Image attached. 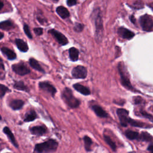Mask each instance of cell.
I'll use <instances>...</instances> for the list:
<instances>
[{"mask_svg": "<svg viewBox=\"0 0 153 153\" xmlns=\"http://www.w3.org/2000/svg\"><path fill=\"white\" fill-rule=\"evenodd\" d=\"M92 14L95 26V39L97 43H100L102 41L104 32L103 20L100 8L94 9Z\"/></svg>", "mask_w": 153, "mask_h": 153, "instance_id": "6da1fadb", "label": "cell"}, {"mask_svg": "<svg viewBox=\"0 0 153 153\" xmlns=\"http://www.w3.org/2000/svg\"><path fill=\"white\" fill-rule=\"evenodd\" d=\"M58 146V143L54 139H49L44 142L36 144L35 152L36 153H49L55 151Z\"/></svg>", "mask_w": 153, "mask_h": 153, "instance_id": "7a4b0ae2", "label": "cell"}, {"mask_svg": "<svg viewBox=\"0 0 153 153\" xmlns=\"http://www.w3.org/2000/svg\"><path fill=\"white\" fill-rule=\"evenodd\" d=\"M118 69L120 75V80L122 85L127 89L131 90L132 91H135L134 88H133L130 82L129 74L127 72V71L123 63L121 62L118 64Z\"/></svg>", "mask_w": 153, "mask_h": 153, "instance_id": "3957f363", "label": "cell"}, {"mask_svg": "<svg viewBox=\"0 0 153 153\" xmlns=\"http://www.w3.org/2000/svg\"><path fill=\"white\" fill-rule=\"evenodd\" d=\"M62 97L66 103L72 108H76L80 105V101L72 94V90L69 88H65L62 92Z\"/></svg>", "mask_w": 153, "mask_h": 153, "instance_id": "277c9868", "label": "cell"}, {"mask_svg": "<svg viewBox=\"0 0 153 153\" xmlns=\"http://www.w3.org/2000/svg\"><path fill=\"white\" fill-rule=\"evenodd\" d=\"M139 23L145 31H151L153 29V18L147 14L140 17Z\"/></svg>", "mask_w": 153, "mask_h": 153, "instance_id": "5b68a950", "label": "cell"}, {"mask_svg": "<svg viewBox=\"0 0 153 153\" xmlns=\"http://www.w3.org/2000/svg\"><path fill=\"white\" fill-rule=\"evenodd\" d=\"M48 33L51 34L53 38L57 41L60 45H65L68 43V39L61 32L56 30L54 29L48 30Z\"/></svg>", "mask_w": 153, "mask_h": 153, "instance_id": "8992f818", "label": "cell"}, {"mask_svg": "<svg viewBox=\"0 0 153 153\" xmlns=\"http://www.w3.org/2000/svg\"><path fill=\"white\" fill-rule=\"evenodd\" d=\"M72 75L75 78L84 79L87 75V69L81 65L76 66L72 71Z\"/></svg>", "mask_w": 153, "mask_h": 153, "instance_id": "52a82bcc", "label": "cell"}, {"mask_svg": "<svg viewBox=\"0 0 153 153\" xmlns=\"http://www.w3.org/2000/svg\"><path fill=\"white\" fill-rule=\"evenodd\" d=\"M13 71L17 74L19 75H25L30 72V69L23 63L20 62L19 63L14 64L11 66Z\"/></svg>", "mask_w": 153, "mask_h": 153, "instance_id": "ba28073f", "label": "cell"}, {"mask_svg": "<svg viewBox=\"0 0 153 153\" xmlns=\"http://www.w3.org/2000/svg\"><path fill=\"white\" fill-rule=\"evenodd\" d=\"M117 114L119 118L120 124L123 127H126L128 125V121L129 119L128 111L125 109L120 108L117 110Z\"/></svg>", "mask_w": 153, "mask_h": 153, "instance_id": "9c48e42d", "label": "cell"}, {"mask_svg": "<svg viewBox=\"0 0 153 153\" xmlns=\"http://www.w3.org/2000/svg\"><path fill=\"white\" fill-rule=\"evenodd\" d=\"M39 87L41 90L50 94L52 96H54L57 91L56 88L52 84L47 81L40 82L39 83Z\"/></svg>", "mask_w": 153, "mask_h": 153, "instance_id": "30bf717a", "label": "cell"}, {"mask_svg": "<svg viewBox=\"0 0 153 153\" xmlns=\"http://www.w3.org/2000/svg\"><path fill=\"white\" fill-rule=\"evenodd\" d=\"M117 32L118 35L124 39H130L134 36V33L124 27L118 28Z\"/></svg>", "mask_w": 153, "mask_h": 153, "instance_id": "8fae6325", "label": "cell"}, {"mask_svg": "<svg viewBox=\"0 0 153 153\" xmlns=\"http://www.w3.org/2000/svg\"><path fill=\"white\" fill-rule=\"evenodd\" d=\"M32 134L36 136H41L47 132V128L43 126H37L32 127L30 128Z\"/></svg>", "mask_w": 153, "mask_h": 153, "instance_id": "7c38bea8", "label": "cell"}, {"mask_svg": "<svg viewBox=\"0 0 153 153\" xmlns=\"http://www.w3.org/2000/svg\"><path fill=\"white\" fill-rule=\"evenodd\" d=\"M91 108L93 111L94 112V113L96 114L97 116L100 117V118H106L108 116V114L107 112L103 109V108L97 105H94L91 106Z\"/></svg>", "mask_w": 153, "mask_h": 153, "instance_id": "4fadbf2b", "label": "cell"}, {"mask_svg": "<svg viewBox=\"0 0 153 153\" xmlns=\"http://www.w3.org/2000/svg\"><path fill=\"white\" fill-rule=\"evenodd\" d=\"M73 87L79 93H80L81 94L84 95V96H88L90 94V89L85 87L84 86L78 83H76L75 84L73 85Z\"/></svg>", "mask_w": 153, "mask_h": 153, "instance_id": "5bb4252c", "label": "cell"}, {"mask_svg": "<svg viewBox=\"0 0 153 153\" xmlns=\"http://www.w3.org/2000/svg\"><path fill=\"white\" fill-rule=\"evenodd\" d=\"M15 43L16 46L17 47L18 49L23 53H26L29 50V47L27 44V43L24 41L23 39H15Z\"/></svg>", "mask_w": 153, "mask_h": 153, "instance_id": "9a60e30c", "label": "cell"}, {"mask_svg": "<svg viewBox=\"0 0 153 153\" xmlns=\"http://www.w3.org/2000/svg\"><path fill=\"white\" fill-rule=\"evenodd\" d=\"M1 51L2 52V53L7 57V58L8 60H14L16 58V53L10 48L3 47L1 48Z\"/></svg>", "mask_w": 153, "mask_h": 153, "instance_id": "2e32d148", "label": "cell"}, {"mask_svg": "<svg viewBox=\"0 0 153 153\" xmlns=\"http://www.w3.org/2000/svg\"><path fill=\"white\" fill-rule=\"evenodd\" d=\"M56 13L62 19H65L69 17L70 13L68 9L63 6H59L56 8Z\"/></svg>", "mask_w": 153, "mask_h": 153, "instance_id": "e0dca14e", "label": "cell"}, {"mask_svg": "<svg viewBox=\"0 0 153 153\" xmlns=\"http://www.w3.org/2000/svg\"><path fill=\"white\" fill-rule=\"evenodd\" d=\"M24 103L25 102L22 100L15 99L11 101L9 105L13 110H19L23 108Z\"/></svg>", "mask_w": 153, "mask_h": 153, "instance_id": "ac0fdd59", "label": "cell"}, {"mask_svg": "<svg viewBox=\"0 0 153 153\" xmlns=\"http://www.w3.org/2000/svg\"><path fill=\"white\" fill-rule=\"evenodd\" d=\"M69 59L72 62H75L78 60L79 57V51L75 47H71L69 50Z\"/></svg>", "mask_w": 153, "mask_h": 153, "instance_id": "d6986e66", "label": "cell"}, {"mask_svg": "<svg viewBox=\"0 0 153 153\" xmlns=\"http://www.w3.org/2000/svg\"><path fill=\"white\" fill-rule=\"evenodd\" d=\"M29 65H30V66L33 68L34 69L39 71V72H43L44 73V70L43 69V68L41 67V66L39 65V63H38V62L35 60V59H33V58H30L29 59Z\"/></svg>", "mask_w": 153, "mask_h": 153, "instance_id": "ffe728a7", "label": "cell"}, {"mask_svg": "<svg viewBox=\"0 0 153 153\" xmlns=\"http://www.w3.org/2000/svg\"><path fill=\"white\" fill-rule=\"evenodd\" d=\"M3 131L4 133L7 136V137H8V139L10 140V141L11 142V143L16 147L18 146V145L16 141L15 137L13 134V133L11 132V131L10 130V129L8 127H5L3 129Z\"/></svg>", "mask_w": 153, "mask_h": 153, "instance_id": "44dd1931", "label": "cell"}, {"mask_svg": "<svg viewBox=\"0 0 153 153\" xmlns=\"http://www.w3.org/2000/svg\"><path fill=\"white\" fill-rule=\"evenodd\" d=\"M139 133L137 131L130 130H127L125 132V135L130 140H137L139 139Z\"/></svg>", "mask_w": 153, "mask_h": 153, "instance_id": "7402d4cb", "label": "cell"}, {"mask_svg": "<svg viewBox=\"0 0 153 153\" xmlns=\"http://www.w3.org/2000/svg\"><path fill=\"white\" fill-rule=\"evenodd\" d=\"M14 24L10 20H5L0 22V29L4 30H10L14 28Z\"/></svg>", "mask_w": 153, "mask_h": 153, "instance_id": "603a6c76", "label": "cell"}, {"mask_svg": "<svg viewBox=\"0 0 153 153\" xmlns=\"http://www.w3.org/2000/svg\"><path fill=\"white\" fill-rule=\"evenodd\" d=\"M37 117L36 113L33 110H30L27 112L25 115L24 121L25 122H29L33 121Z\"/></svg>", "mask_w": 153, "mask_h": 153, "instance_id": "cb8c5ba5", "label": "cell"}, {"mask_svg": "<svg viewBox=\"0 0 153 153\" xmlns=\"http://www.w3.org/2000/svg\"><path fill=\"white\" fill-rule=\"evenodd\" d=\"M13 87L15 89L18 90H22V91H27V92L29 91V88L24 84V82L22 81L15 82Z\"/></svg>", "mask_w": 153, "mask_h": 153, "instance_id": "d4e9b609", "label": "cell"}, {"mask_svg": "<svg viewBox=\"0 0 153 153\" xmlns=\"http://www.w3.org/2000/svg\"><path fill=\"white\" fill-rule=\"evenodd\" d=\"M152 140V136L149 133L146 131L142 132L139 134V137L138 139V140L143 141V142H150Z\"/></svg>", "mask_w": 153, "mask_h": 153, "instance_id": "484cf974", "label": "cell"}, {"mask_svg": "<svg viewBox=\"0 0 153 153\" xmlns=\"http://www.w3.org/2000/svg\"><path fill=\"white\" fill-rule=\"evenodd\" d=\"M104 139L105 140V142H106V143L111 147V148L112 149V151H115L116 149H117V146L115 143L111 139V138L107 136V135H104Z\"/></svg>", "mask_w": 153, "mask_h": 153, "instance_id": "4316f807", "label": "cell"}, {"mask_svg": "<svg viewBox=\"0 0 153 153\" xmlns=\"http://www.w3.org/2000/svg\"><path fill=\"white\" fill-rule=\"evenodd\" d=\"M84 145H85V149L87 151H90L91 150V146L93 143L92 140L88 136H85L84 137Z\"/></svg>", "mask_w": 153, "mask_h": 153, "instance_id": "83f0119b", "label": "cell"}, {"mask_svg": "<svg viewBox=\"0 0 153 153\" xmlns=\"http://www.w3.org/2000/svg\"><path fill=\"white\" fill-rule=\"evenodd\" d=\"M11 90L5 85L0 84V98H2L7 92H10Z\"/></svg>", "mask_w": 153, "mask_h": 153, "instance_id": "f1b7e54d", "label": "cell"}, {"mask_svg": "<svg viewBox=\"0 0 153 153\" xmlns=\"http://www.w3.org/2000/svg\"><path fill=\"white\" fill-rule=\"evenodd\" d=\"M139 114H140V115L142 117L148 119L149 121H151V122L153 123V116H152V115H151L150 114L146 112V111H143V110L140 111Z\"/></svg>", "mask_w": 153, "mask_h": 153, "instance_id": "f546056e", "label": "cell"}, {"mask_svg": "<svg viewBox=\"0 0 153 153\" xmlns=\"http://www.w3.org/2000/svg\"><path fill=\"white\" fill-rule=\"evenodd\" d=\"M83 29H84V25L82 23H75V25L74 26V30L76 32H80L82 31Z\"/></svg>", "mask_w": 153, "mask_h": 153, "instance_id": "4dcf8cb0", "label": "cell"}, {"mask_svg": "<svg viewBox=\"0 0 153 153\" xmlns=\"http://www.w3.org/2000/svg\"><path fill=\"white\" fill-rule=\"evenodd\" d=\"M23 30H24V32H25V34L27 35V36L29 39H32V35L31 34V32L30 31L29 27L27 25H26V24L24 25V26H23Z\"/></svg>", "mask_w": 153, "mask_h": 153, "instance_id": "1f68e13d", "label": "cell"}, {"mask_svg": "<svg viewBox=\"0 0 153 153\" xmlns=\"http://www.w3.org/2000/svg\"><path fill=\"white\" fill-rule=\"evenodd\" d=\"M132 8H134L136 9L142 8H143V4L141 1H136L133 4Z\"/></svg>", "mask_w": 153, "mask_h": 153, "instance_id": "d6a6232c", "label": "cell"}, {"mask_svg": "<svg viewBox=\"0 0 153 153\" xmlns=\"http://www.w3.org/2000/svg\"><path fill=\"white\" fill-rule=\"evenodd\" d=\"M33 31L37 35H41L43 33V29L41 27H35L33 29Z\"/></svg>", "mask_w": 153, "mask_h": 153, "instance_id": "836d02e7", "label": "cell"}, {"mask_svg": "<svg viewBox=\"0 0 153 153\" xmlns=\"http://www.w3.org/2000/svg\"><path fill=\"white\" fill-rule=\"evenodd\" d=\"M133 100H134V102L135 104H140L143 100V99L141 97H140V96H137V97H134Z\"/></svg>", "mask_w": 153, "mask_h": 153, "instance_id": "e575fe53", "label": "cell"}, {"mask_svg": "<svg viewBox=\"0 0 153 153\" xmlns=\"http://www.w3.org/2000/svg\"><path fill=\"white\" fill-rule=\"evenodd\" d=\"M77 3V1L75 0H68L66 1V4L69 7H72L75 5H76Z\"/></svg>", "mask_w": 153, "mask_h": 153, "instance_id": "d590c367", "label": "cell"}, {"mask_svg": "<svg viewBox=\"0 0 153 153\" xmlns=\"http://www.w3.org/2000/svg\"><path fill=\"white\" fill-rule=\"evenodd\" d=\"M147 149H148V151H149L151 153H153V143L150 144V145L148 146Z\"/></svg>", "mask_w": 153, "mask_h": 153, "instance_id": "8d00e7d4", "label": "cell"}, {"mask_svg": "<svg viewBox=\"0 0 153 153\" xmlns=\"http://www.w3.org/2000/svg\"><path fill=\"white\" fill-rule=\"evenodd\" d=\"M0 69H4V65L2 60L0 58Z\"/></svg>", "mask_w": 153, "mask_h": 153, "instance_id": "74e56055", "label": "cell"}, {"mask_svg": "<svg viewBox=\"0 0 153 153\" xmlns=\"http://www.w3.org/2000/svg\"><path fill=\"white\" fill-rule=\"evenodd\" d=\"M130 20H131V22L135 24V23H136V19H135V18H134V17L133 16H130Z\"/></svg>", "mask_w": 153, "mask_h": 153, "instance_id": "f35d334b", "label": "cell"}, {"mask_svg": "<svg viewBox=\"0 0 153 153\" xmlns=\"http://www.w3.org/2000/svg\"><path fill=\"white\" fill-rule=\"evenodd\" d=\"M152 10H153V2H151L148 5Z\"/></svg>", "mask_w": 153, "mask_h": 153, "instance_id": "ab89813d", "label": "cell"}, {"mask_svg": "<svg viewBox=\"0 0 153 153\" xmlns=\"http://www.w3.org/2000/svg\"><path fill=\"white\" fill-rule=\"evenodd\" d=\"M3 7H4V3L0 1V10Z\"/></svg>", "mask_w": 153, "mask_h": 153, "instance_id": "60d3db41", "label": "cell"}, {"mask_svg": "<svg viewBox=\"0 0 153 153\" xmlns=\"http://www.w3.org/2000/svg\"><path fill=\"white\" fill-rule=\"evenodd\" d=\"M4 33H2V32H0V40L2 39V38H3V37H4Z\"/></svg>", "mask_w": 153, "mask_h": 153, "instance_id": "b9f144b4", "label": "cell"}, {"mask_svg": "<svg viewBox=\"0 0 153 153\" xmlns=\"http://www.w3.org/2000/svg\"><path fill=\"white\" fill-rule=\"evenodd\" d=\"M1 120V116L0 115V120Z\"/></svg>", "mask_w": 153, "mask_h": 153, "instance_id": "7bdbcfd3", "label": "cell"}]
</instances>
